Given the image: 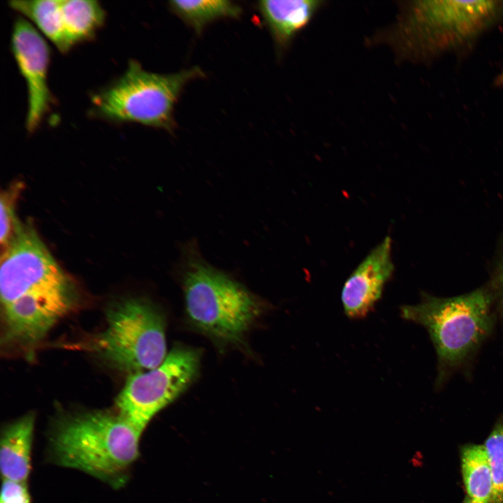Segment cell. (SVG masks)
Returning a JSON list of instances; mask_svg holds the SVG:
<instances>
[{
    "label": "cell",
    "instance_id": "cell-1",
    "mask_svg": "<svg viewBox=\"0 0 503 503\" xmlns=\"http://www.w3.org/2000/svg\"><path fill=\"white\" fill-rule=\"evenodd\" d=\"M400 314L428 333L437 356V390L455 374H469L497 323L491 294L483 289L449 298L423 293L419 303L402 306Z\"/></svg>",
    "mask_w": 503,
    "mask_h": 503
},
{
    "label": "cell",
    "instance_id": "cell-2",
    "mask_svg": "<svg viewBox=\"0 0 503 503\" xmlns=\"http://www.w3.org/2000/svg\"><path fill=\"white\" fill-rule=\"evenodd\" d=\"M141 434L119 414H78L57 425L51 452L57 464L118 486L139 455Z\"/></svg>",
    "mask_w": 503,
    "mask_h": 503
},
{
    "label": "cell",
    "instance_id": "cell-3",
    "mask_svg": "<svg viewBox=\"0 0 503 503\" xmlns=\"http://www.w3.org/2000/svg\"><path fill=\"white\" fill-rule=\"evenodd\" d=\"M500 7L496 1H411L372 41L390 45L401 59L424 58L474 36Z\"/></svg>",
    "mask_w": 503,
    "mask_h": 503
},
{
    "label": "cell",
    "instance_id": "cell-4",
    "mask_svg": "<svg viewBox=\"0 0 503 503\" xmlns=\"http://www.w3.org/2000/svg\"><path fill=\"white\" fill-rule=\"evenodd\" d=\"M203 75L198 67L171 74L152 73L131 60L122 75L93 96V111L111 122L170 131L175 124L173 108L184 87Z\"/></svg>",
    "mask_w": 503,
    "mask_h": 503
},
{
    "label": "cell",
    "instance_id": "cell-5",
    "mask_svg": "<svg viewBox=\"0 0 503 503\" xmlns=\"http://www.w3.org/2000/svg\"><path fill=\"white\" fill-rule=\"evenodd\" d=\"M183 286L191 323L219 341H239L261 313L248 290L201 260L188 262Z\"/></svg>",
    "mask_w": 503,
    "mask_h": 503
},
{
    "label": "cell",
    "instance_id": "cell-6",
    "mask_svg": "<svg viewBox=\"0 0 503 503\" xmlns=\"http://www.w3.org/2000/svg\"><path fill=\"white\" fill-rule=\"evenodd\" d=\"M107 323L91 347L118 369L130 374L150 370L167 356L165 319L150 302H121L108 310Z\"/></svg>",
    "mask_w": 503,
    "mask_h": 503
},
{
    "label": "cell",
    "instance_id": "cell-7",
    "mask_svg": "<svg viewBox=\"0 0 503 503\" xmlns=\"http://www.w3.org/2000/svg\"><path fill=\"white\" fill-rule=\"evenodd\" d=\"M200 363L199 351L175 346L156 367L130 374L116 399L118 414L143 432L158 412L194 381Z\"/></svg>",
    "mask_w": 503,
    "mask_h": 503
},
{
    "label": "cell",
    "instance_id": "cell-8",
    "mask_svg": "<svg viewBox=\"0 0 503 503\" xmlns=\"http://www.w3.org/2000/svg\"><path fill=\"white\" fill-rule=\"evenodd\" d=\"M70 282L32 224L19 221L1 256V305L31 291Z\"/></svg>",
    "mask_w": 503,
    "mask_h": 503
},
{
    "label": "cell",
    "instance_id": "cell-9",
    "mask_svg": "<svg viewBox=\"0 0 503 503\" xmlns=\"http://www.w3.org/2000/svg\"><path fill=\"white\" fill-rule=\"evenodd\" d=\"M11 50L27 85L26 127L29 132H34L48 111L52 101L48 83L49 47L29 20L19 17L13 27Z\"/></svg>",
    "mask_w": 503,
    "mask_h": 503
},
{
    "label": "cell",
    "instance_id": "cell-10",
    "mask_svg": "<svg viewBox=\"0 0 503 503\" xmlns=\"http://www.w3.org/2000/svg\"><path fill=\"white\" fill-rule=\"evenodd\" d=\"M389 236L374 247L344 284L341 299L346 315L353 319L365 317L381 297L394 265Z\"/></svg>",
    "mask_w": 503,
    "mask_h": 503
},
{
    "label": "cell",
    "instance_id": "cell-11",
    "mask_svg": "<svg viewBox=\"0 0 503 503\" xmlns=\"http://www.w3.org/2000/svg\"><path fill=\"white\" fill-rule=\"evenodd\" d=\"M317 0L261 1L257 8L279 48L287 47L323 4Z\"/></svg>",
    "mask_w": 503,
    "mask_h": 503
},
{
    "label": "cell",
    "instance_id": "cell-12",
    "mask_svg": "<svg viewBox=\"0 0 503 503\" xmlns=\"http://www.w3.org/2000/svg\"><path fill=\"white\" fill-rule=\"evenodd\" d=\"M34 416H23L3 430L0 468L3 479L26 482L31 471Z\"/></svg>",
    "mask_w": 503,
    "mask_h": 503
},
{
    "label": "cell",
    "instance_id": "cell-13",
    "mask_svg": "<svg viewBox=\"0 0 503 503\" xmlns=\"http://www.w3.org/2000/svg\"><path fill=\"white\" fill-rule=\"evenodd\" d=\"M460 464L465 490L462 503H493V479L483 445L462 447Z\"/></svg>",
    "mask_w": 503,
    "mask_h": 503
},
{
    "label": "cell",
    "instance_id": "cell-14",
    "mask_svg": "<svg viewBox=\"0 0 503 503\" xmlns=\"http://www.w3.org/2000/svg\"><path fill=\"white\" fill-rule=\"evenodd\" d=\"M66 41L69 48L91 39L102 27L105 12L94 0H61Z\"/></svg>",
    "mask_w": 503,
    "mask_h": 503
},
{
    "label": "cell",
    "instance_id": "cell-15",
    "mask_svg": "<svg viewBox=\"0 0 503 503\" xmlns=\"http://www.w3.org/2000/svg\"><path fill=\"white\" fill-rule=\"evenodd\" d=\"M9 6L28 18L60 52L70 50L64 31L61 0L11 1Z\"/></svg>",
    "mask_w": 503,
    "mask_h": 503
},
{
    "label": "cell",
    "instance_id": "cell-16",
    "mask_svg": "<svg viewBox=\"0 0 503 503\" xmlns=\"http://www.w3.org/2000/svg\"><path fill=\"white\" fill-rule=\"evenodd\" d=\"M171 10L184 22L200 33L210 22L219 18L238 17L241 8L226 0L171 1Z\"/></svg>",
    "mask_w": 503,
    "mask_h": 503
},
{
    "label": "cell",
    "instance_id": "cell-17",
    "mask_svg": "<svg viewBox=\"0 0 503 503\" xmlns=\"http://www.w3.org/2000/svg\"><path fill=\"white\" fill-rule=\"evenodd\" d=\"M483 446L493 479V503H503V415L495 424Z\"/></svg>",
    "mask_w": 503,
    "mask_h": 503
},
{
    "label": "cell",
    "instance_id": "cell-18",
    "mask_svg": "<svg viewBox=\"0 0 503 503\" xmlns=\"http://www.w3.org/2000/svg\"><path fill=\"white\" fill-rule=\"evenodd\" d=\"M22 186V182H17L1 194L0 242L2 247H6L8 244L19 221L15 217V208Z\"/></svg>",
    "mask_w": 503,
    "mask_h": 503
},
{
    "label": "cell",
    "instance_id": "cell-19",
    "mask_svg": "<svg viewBox=\"0 0 503 503\" xmlns=\"http://www.w3.org/2000/svg\"><path fill=\"white\" fill-rule=\"evenodd\" d=\"M1 503H30L26 482L3 479Z\"/></svg>",
    "mask_w": 503,
    "mask_h": 503
},
{
    "label": "cell",
    "instance_id": "cell-20",
    "mask_svg": "<svg viewBox=\"0 0 503 503\" xmlns=\"http://www.w3.org/2000/svg\"><path fill=\"white\" fill-rule=\"evenodd\" d=\"M495 289L494 293H490L493 298L497 322L500 321L503 326V263L495 279Z\"/></svg>",
    "mask_w": 503,
    "mask_h": 503
},
{
    "label": "cell",
    "instance_id": "cell-21",
    "mask_svg": "<svg viewBox=\"0 0 503 503\" xmlns=\"http://www.w3.org/2000/svg\"><path fill=\"white\" fill-rule=\"evenodd\" d=\"M497 83L500 85H503V72L498 77Z\"/></svg>",
    "mask_w": 503,
    "mask_h": 503
}]
</instances>
